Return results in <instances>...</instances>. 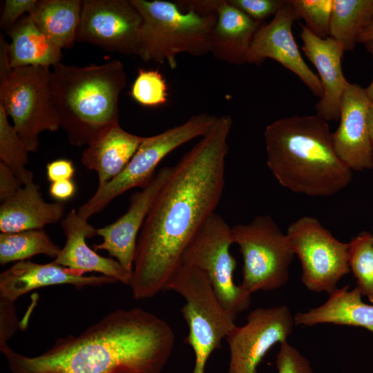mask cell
I'll use <instances>...</instances> for the list:
<instances>
[{
    "label": "cell",
    "mask_w": 373,
    "mask_h": 373,
    "mask_svg": "<svg viewBox=\"0 0 373 373\" xmlns=\"http://www.w3.org/2000/svg\"><path fill=\"white\" fill-rule=\"evenodd\" d=\"M294 316L286 305L252 310L242 326L236 325L226 339L229 350L227 373H256L270 349L293 332Z\"/></svg>",
    "instance_id": "7c38bea8"
},
{
    "label": "cell",
    "mask_w": 373,
    "mask_h": 373,
    "mask_svg": "<svg viewBox=\"0 0 373 373\" xmlns=\"http://www.w3.org/2000/svg\"><path fill=\"white\" fill-rule=\"evenodd\" d=\"M142 17L137 53L144 61L178 66L177 56H202L211 52V36L218 15L181 11L176 3L131 0Z\"/></svg>",
    "instance_id": "5b68a950"
},
{
    "label": "cell",
    "mask_w": 373,
    "mask_h": 373,
    "mask_svg": "<svg viewBox=\"0 0 373 373\" xmlns=\"http://www.w3.org/2000/svg\"><path fill=\"white\" fill-rule=\"evenodd\" d=\"M300 26L302 50L316 67L323 91L316 105V115L326 122L338 119L342 97L350 83L342 70L341 60L345 50L331 37L321 39L304 25Z\"/></svg>",
    "instance_id": "e0dca14e"
},
{
    "label": "cell",
    "mask_w": 373,
    "mask_h": 373,
    "mask_svg": "<svg viewBox=\"0 0 373 373\" xmlns=\"http://www.w3.org/2000/svg\"><path fill=\"white\" fill-rule=\"evenodd\" d=\"M372 231H373V229H372ZM372 238H373V233H372Z\"/></svg>",
    "instance_id": "7bdbcfd3"
},
{
    "label": "cell",
    "mask_w": 373,
    "mask_h": 373,
    "mask_svg": "<svg viewBox=\"0 0 373 373\" xmlns=\"http://www.w3.org/2000/svg\"><path fill=\"white\" fill-rule=\"evenodd\" d=\"M23 183L3 163L0 162V200L3 202L12 197Z\"/></svg>",
    "instance_id": "d590c367"
},
{
    "label": "cell",
    "mask_w": 373,
    "mask_h": 373,
    "mask_svg": "<svg viewBox=\"0 0 373 373\" xmlns=\"http://www.w3.org/2000/svg\"><path fill=\"white\" fill-rule=\"evenodd\" d=\"M75 171L73 163L67 159H58L46 165V177L50 182L70 180Z\"/></svg>",
    "instance_id": "8d00e7d4"
},
{
    "label": "cell",
    "mask_w": 373,
    "mask_h": 373,
    "mask_svg": "<svg viewBox=\"0 0 373 373\" xmlns=\"http://www.w3.org/2000/svg\"><path fill=\"white\" fill-rule=\"evenodd\" d=\"M52 94L59 126L70 144H90L103 131L119 124V99L126 86L123 64L52 66Z\"/></svg>",
    "instance_id": "277c9868"
},
{
    "label": "cell",
    "mask_w": 373,
    "mask_h": 373,
    "mask_svg": "<svg viewBox=\"0 0 373 373\" xmlns=\"http://www.w3.org/2000/svg\"><path fill=\"white\" fill-rule=\"evenodd\" d=\"M287 237L302 269L301 281L313 292L331 294L350 271L348 242L336 239L316 218L303 216L288 227Z\"/></svg>",
    "instance_id": "8fae6325"
},
{
    "label": "cell",
    "mask_w": 373,
    "mask_h": 373,
    "mask_svg": "<svg viewBox=\"0 0 373 373\" xmlns=\"http://www.w3.org/2000/svg\"><path fill=\"white\" fill-rule=\"evenodd\" d=\"M321 305L294 315L295 325L313 326L329 323L361 327L373 333V304L362 300V294L356 287L346 285L328 294Z\"/></svg>",
    "instance_id": "603a6c76"
},
{
    "label": "cell",
    "mask_w": 373,
    "mask_h": 373,
    "mask_svg": "<svg viewBox=\"0 0 373 373\" xmlns=\"http://www.w3.org/2000/svg\"><path fill=\"white\" fill-rule=\"evenodd\" d=\"M84 274L52 261L46 264L19 261L0 274V298L14 303L21 296L41 287L66 284L80 289L117 282L104 275L87 276Z\"/></svg>",
    "instance_id": "ac0fdd59"
},
{
    "label": "cell",
    "mask_w": 373,
    "mask_h": 373,
    "mask_svg": "<svg viewBox=\"0 0 373 373\" xmlns=\"http://www.w3.org/2000/svg\"><path fill=\"white\" fill-rule=\"evenodd\" d=\"M9 57V43L2 32L0 33V81L4 79L12 73Z\"/></svg>",
    "instance_id": "f35d334b"
},
{
    "label": "cell",
    "mask_w": 373,
    "mask_h": 373,
    "mask_svg": "<svg viewBox=\"0 0 373 373\" xmlns=\"http://www.w3.org/2000/svg\"><path fill=\"white\" fill-rule=\"evenodd\" d=\"M61 248L42 229H33L0 234V263L28 260L44 254L56 258Z\"/></svg>",
    "instance_id": "4316f807"
},
{
    "label": "cell",
    "mask_w": 373,
    "mask_h": 373,
    "mask_svg": "<svg viewBox=\"0 0 373 373\" xmlns=\"http://www.w3.org/2000/svg\"><path fill=\"white\" fill-rule=\"evenodd\" d=\"M175 343L171 326L141 307L117 309L36 356L0 343L10 373H161Z\"/></svg>",
    "instance_id": "7a4b0ae2"
},
{
    "label": "cell",
    "mask_w": 373,
    "mask_h": 373,
    "mask_svg": "<svg viewBox=\"0 0 373 373\" xmlns=\"http://www.w3.org/2000/svg\"><path fill=\"white\" fill-rule=\"evenodd\" d=\"M298 19L314 35L325 39L329 37L333 0H289Z\"/></svg>",
    "instance_id": "f546056e"
},
{
    "label": "cell",
    "mask_w": 373,
    "mask_h": 373,
    "mask_svg": "<svg viewBox=\"0 0 373 373\" xmlns=\"http://www.w3.org/2000/svg\"><path fill=\"white\" fill-rule=\"evenodd\" d=\"M61 226L66 243L52 260L54 263L84 273L98 272L130 285L133 272L126 270L117 260L103 257L87 245L86 239L97 236V229L81 217L77 210L71 209L61 220Z\"/></svg>",
    "instance_id": "d6986e66"
},
{
    "label": "cell",
    "mask_w": 373,
    "mask_h": 373,
    "mask_svg": "<svg viewBox=\"0 0 373 373\" xmlns=\"http://www.w3.org/2000/svg\"><path fill=\"white\" fill-rule=\"evenodd\" d=\"M211 43V53L222 61L234 65L247 63V54L254 37L262 26L227 0H220Z\"/></svg>",
    "instance_id": "44dd1931"
},
{
    "label": "cell",
    "mask_w": 373,
    "mask_h": 373,
    "mask_svg": "<svg viewBox=\"0 0 373 373\" xmlns=\"http://www.w3.org/2000/svg\"><path fill=\"white\" fill-rule=\"evenodd\" d=\"M82 0L37 1L28 14L39 29L61 49L76 42Z\"/></svg>",
    "instance_id": "d4e9b609"
},
{
    "label": "cell",
    "mask_w": 373,
    "mask_h": 373,
    "mask_svg": "<svg viewBox=\"0 0 373 373\" xmlns=\"http://www.w3.org/2000/svg\"><path fill=\"white\" fill-rule=\"evenodd\" d=\"M34 182L24 185L0 207V231L14 233L42 229L46 225L61 220L64 216L63 202H47Z\"/></svg>",
    "instance_id": "ffe728a7"
},
{
    "label": "cell",
    "mask_w": 373,
    "mask_h": 373,
    "mask_svg": "<svg viewBox=\"0 0 373 373\" xmlns=\"http://www.w3.org/2000/svg\"><path fill=\"white\" fill-rule=\"evenodd\" d=\"M348 262L356 287L373 304V238L363 231L348 242Z\"/></svg>",
    "instance_id": "f1b7e54d"
},
{
    "label": "cell",
    "mask_w": 373,
    "mask_h": 373,
    "mask_svg": "<svg viewBox=\"0 0 373 373\" xmlns=\"http://www.w3.org/2000/svg\"><path fill=\"white\" fill-rule=\"evenodd\" d=\"M267 164L280 185L309 196H332L352 171L336 154L327 122L317 115L278 119L264 131Z\"/></svg>",
    "instance_id": "3957f363"
},
{
    "label": "cell",
    "mask_w": 373,
    "mask_h": 373,
    "mask_svg": "<svg viewBox=\"0 0 373 373\" xmlns=\"http://www.w3.org/2000/svg\"><path fill=\"white\" fill-rule=\"evenodd\" d=\"M11 39L9 57L14 70L27 66H53L60 62L61 48L37 26L28 14L8 32Z\"/></svg>",
    "instance_id": "cb8c5ba5"
},
{
    "label": "cell",
    "mask_w": 373,
    "mask_h": 373,
    "mask_svg": "<svg viewBox=\"0 0 373 373\" xmlns=\"http://www.w3.org/2000/svg\"><path fill=\"white\" fill-rule=\"evenodd\" d=\"M371 39H373V20L363 30L358 37V43L364 44L365 42Z\"/></svg>",
    "instance_id": "60d3db41"
},
{
    "label": "cell",
    "mask_w": 373,
    "mask_h": 373,
    "mask_svg": "<svg viewBox=\"0 0 373 373\" xmlns=\"http://www.w3.org/2000/svg\"><path fill=\"white\" fill-rule=\"evenodd\" d=\"M15 311L13 302L0 298V343H7V341L16 332L18 319Z\"/></svg>",
    "instance_id": "e575fe53"
},
{
    "label": "cell",
    "mask_w": 373,
    "mask_h": 373,
    "mask_svg": "<svg viewBox=\"0 0 373 373\" xmlns=\"http://www.w3.org/2000/svg\"><path fill=\"white\" fill-rule=\"evenodd\" d=\"M231 126V116L218 117L171 167L137 238L129 285L134 298H151L166 291L185 250L215 213L224 188Z\"/></svg>",
    "instance_id": "6da1fadb"
},
{
    "label": "cell",
    "mask_w": 373,
    "mask_h": 373,
    "mask_svg": "<svg viewBox=\"0 0 373 373\" xmlns=\"http://www.w3.org/2000/svg\"><path fill=\"white\" fill-rule=\"evenodd\" d=\"M173 291L185 300L182 316L189 326L185 343L195 354L193 373H204L211 354L221 347L223 338L236 325L219 301L206 273L182 263L166 291Z\"/></svg>",
    "instance_id": "8992f818"
},
{
    "label": "cell",
    "mask_w": 373,
    "mask_h": 373,
    "mask_svg": "<svg viewBox=\"0 0 373 373\" xmlns=\"http://www.w3.org/2000/svg\"><path fill=\"white\" fill-rule=\"evenodd\" d=\"M280 344L276 357L277 373H313L309 361L298 349L287 341Z\"/></svg>",
    "instance_id": "1f68e13d"
},
{
    "label": "cell",
    "mask_w": 373,
    "mask_h": 373,
    "mask_svg": "<svg viewBox=\"0 0 373 373\" xmlns=\"http://www.w3.org/2000/svg\"><path fill=\"white\" fill-rule=\"evenodd\" d=\"M251 19L261 21L275 15L285 5V0H227Z\"/></svg>",
    "instance_id": "d6a6232c"
},
{
    "label": "cell",
    "mask_w": 373,
    "mask_h": 373,
    "mask_svg": "<svg viewBox=\"0 0 373 373\" xmlns=\"http://www.w3.org/2000/svg\"><path fill=\"white\" fill-rule=\"evenodd\" d=\"M218 117L207 113L196 114L184 123L157 135L144 137L125 168L113 179L98 186L95 193L77 209L88 220L99 213L114 199L135 187H144L155 175L158 164L168 154L211 128Z\"/></svg>",
    "instance_id": "52a82bcc"
},
{
    "label": "cell",
    "mask_w": 373,
    "mask_h": 373,
    "mask_svg": "<svg viewBox=\"0 0 373 373\" xmlns=\"http://www.w3.org/2000/svg\"><path fill=\"white\" fill-rule=\"evenodd\" d=\"M366 50L371 55L373 60V39L369 40L363 44ZM365 91L370 101L373 103V79L369 86L365 88Z\"/></svg>",
    "instance_id": "ab89813d"
},
{
    "label": "cell",
    "mask_w": 373,
    "mask_h": 373,
    "mask_svg": "<svg viewBox=\"0 0 373 373\" xmlns=\"http://www.w3.org/2000/svg\"><path fill=\"white\" fill-rule=\"evenodd\" d=\"M368 129L371 145L373 148V103H371L368 113Z\"/></svg>",
    "instance_id": "b9f144b4"
},
{
    "label": "cell",
    "mask_w": 373,
    "mask_h": 373,
    "mask_svg": "<svg viewBox=\"0 0 373 373\" xmlns=\"http://www.w3.org/2000/svg\"><path fill=\"white\" fill-rule=\"evenodd\" d=\"M231 227L214 213L185 250L182 263L204 271L223 307L236 320L249 308L251 295L233 280L236 260L231 254Z\"/></svg>",
    "instance_id": "30bf717a"
},
{
    "label": "cell",
    "mask_w": 373,
    "mask_h": 373,
    "mask_svg": "<svg viewBox=\"0 0 373 373\" xmlns=\"http://www.w3.org/2000/svg\"><path fill=\"white\" fill-rule=\"evenodd\" d=\"M52 71L49 67L27 66L14 69L0 81V105L28 152L38 150L41 132L60 128L54 105Z\"/></svg>",
    "instance_id": "9c48e42d"
},
{
    "label": "cell",
    "mask_w": 373,
    "mask_h": 373,
    "mask_svg": "<svg viewBox=\"0 0 373 373\" xmlns=\"http://www.w3.org/2000/svg\"><path fill=\"white\" fill-rule=\"evenodd\" d=\"M231 231L243 258L240 285L247 293L275 290L287 283L295 254L271 216H258L247 224L233 225Z\"/></svg>",
    "instance_id": "ba28073f"
},
{
    "label": "cell",
    "mask_w": 373,
    "mask_h": 373,
    "mask_svg": "<svg viewBox=\"0 0 373 373\" xmlns=\"http://www.w3.org/2000/svg\"><path fill=\"white\" fill-rule=\"evenodd\" d=\"M28 153L13 125L9 123L4 108L0 105V162L6 165L23 185L33 182V173L26 168Z\"/></svg>",
    "instance_id": "83f0119b"
},
{
    "label": "cell",
    "mask_w": 373,
    "mask_h": 373,
    "mask_svg": "<svg viewBox=\"0 0 373 373\" xmlns=\"http://www.w3.org/2000/svg\"><path fill=\"white\" fill-rule=\"evenodd\" d=\"M131 95L145 106H157L167 102V86L162 74L157 70L139 69Z\"/></svg>",
    "instance_id": "4dcf8cb0"
},
{
    "label": "cell",
    "mask_w": 373,
    "mask_h": 373,
    "mask_svg": "<svg viewBox=\"0 0 373 373\" xmlns=\"http://www.w3.org/2000/svg\"><path fill=\"white\" fill-rule=\"evenodd\" d=\"M372 20L373 0H333L329 37L352 51Z\"/></svg>",
    "instance_id": "484cf974"
},
{
    "label": "cell",
    "mask_w": 373,
    "mask_h": 373,
    "mask_svg": "<svg viewBox=\"0 0 373 373\" xmlns=\"http://www.w3.org/2000/svg\"><path fill=\"white\" fill-rule=\"evenodd\" d=\"M144 137L124 131L117 124L103 131L84 150L81 162L97 173L102 186L116 177L133 157Z\"/></svg>",
    "instance_id": "7402d4cb"
},
{
    "label": "cell",
    "mask_w": 373,
    "mask_h": 373,
    "mask_svg": "<svg viewBox=\"0 0 373 373\" xmlns=\"http://www.w3.org/2000/svg\"><path fill=\"white\" fill-rule=\"evenodd\" d=\"M298 19L289 0L267 24L256 32L249 48L247 63L260 65L271 59L294 73L317 97L323 96L319 77L306 64L292 33V25Z\"/></svg>",
    "instance_id": "5bb4252c"
},
{
    "label": "cell",
    "mask_w": 373,
    "mask_h": 373,
    "mask_svg": "<svg viewBox=\"0 0 373 373\" xmlns=\"http://www.w3.org/2000/svg\"><path fill=\"white\" fill-rule=\"evenodd\" d=\"M371 102L365 88L349 83L342 97L340 122L332 133L334 150L352 171L373 169V148L368 129Z\"/></svg>",
    "instance_id": "2e32d148"
},
{
    "label": "cell",
    "mask_w": 373,
    "mask_h": 373,
    "mask_svg": "<svg viewBox=\"0 0 373 373\" xmlns=\"http://www.w3.org/2000/svg\"><path fill=\"white\" fill-rule=\"evenodd\" d=\"M37 0H6L0 19V27L6 33L26 13H30Z\"/></svg>",
    "instance_id": "836d02e7"
},
{
    "label": "cell",
    "mask_w": 373,
    "mask_h": 373,
    "mask_svg": "<svg viewBox=\"0 0 373 373\" xmlns=\"http://www.w3.org/2000/svg\"><path fill=\"white\" fill-rule=\"evenodd\" d=\"M171 167L159 170L142 191L134 193L126 212L114 222L97 229L102 242L93 249L105 250L126 270L133 272L137 240L146 216L160 191L166 182Z\"/></svg>",
    "instance_id": "9a60e30c"
},
{
    "label": "cell",
    "mask_w": 373,
    "mask_h": 373,
    "mask_svg": "<svg viewBox=\"0 0 373 373\" xmlns=\"http://www.w3.org/2000/svg\"><path fill=\"white\" fill-rule=\"evenodd\" d=\"M75 192L76 186L71 179L51 182L49 187L50 196L59 202L70 199Z\"/></svg>",
    "instance_id": "74e56055"
},
{
    "label": "cell",
    "mask_w": 373,
    "mask_h": 373,
    "mask_svg": "<svg viewBox=\"0 0 373 373\" xmlns=\"http://www.w3.org/2000/svg\"><path fill=\"white\" fill-rule=\"evenodd\" d=\"M142 17L131 0H83L76 42L136 55Z\"/></svg>",
    "instance_id": "4fadbf2b"
}]
</instances>
